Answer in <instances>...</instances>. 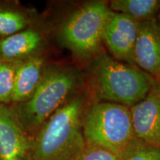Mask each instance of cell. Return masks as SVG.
I'll return each instance as SVG.
<instances>
[{"instance_id": "4", "label": "cell", "mask_w": 160, "mask_h": 160, "mask_svg": "<svg viewBox=\"0 0 160 160\" xmlns=\"http://www.w3.org/2000/svg\"><path fill=\"white\" fill-rule=\"evenodd\" d=\"M94 82L100 97L129 108L142 101L154 85L142 70L105 54L96 63Z\"/></svg>"}, {"instance_id": "3", "label": "cell", "mask_w": 160, "mask_h": 160, "mask_svg": "<svg viewBox=\"0 0 160 160\" xmlns=\"http://www.w3.org/2000/svg\"><path fill=\"white\" fill-rule=\"evenodd\" d=\"M86 145L111 152L121 160L139 141L133 129L131 108L113 102L93 105L82 123Z\"/></svg>"}, {"instance_id": "17", "label": "cell", "mask_w": 160, "mask_h": 160, "mask_svg": "<svg viewBox=\"0 0 160 160\" xmlns=\"http://www.w3.org/2000/svg\"><path fill=\"white\" fill-rule=\"evenodd\" d=\"M158 24H159V26L160 28V13H159V22H158Z\"/></svg>"}, {"instance_id": "6", "label": "cell", "mask_w": 160, "mask_h": 160, "mask_svg": "<svg viewBox=\"0 0 160 160\" xmlns=\"http://www.w3.org/2000/svg\"><path fill=\"white\" fill-rule=\"evenodd\" d=\"M33 140L11 108L0 105V160H32Z\"/></svg>"}, {"instance_id": "8", "label": "cell", "mask_w": 160, "mask_h": 160, "mask_svg": "<svg viewBox=\"0 0 160 160\" xmlns=\"http://www.w3.org/2000/svg\"><path fill=\"white\" fill-rule=\"evenodd\" d=\"M139 25V22L128 16L113 12L106 27L103 42L117 60L134 62V48Z\"/></svg>"}, {"instance_id": "7", "label": "cell", "mask_w": 160, "mask_h": 160, "mask_svg": "<svg viewBox=\"0 0 160 160\" xmlns=\"http://www.w3.org/2000/svg\"><path fill=\"white\" fill-rule=\"evenodd\" d=\"M131 112L137 139L160 147V83L152 86L147 96L132 106Z\"/></svg>"}, {"instance_id": "12", "label": "cell", "mask_w": 160, "mask_h": 160, "mask_svg": "<svg viewBox=\"0 0 160 160\" xmlns=\"http://www.w3.org/2000/svg\"><path fill=\"white\" fill-rule=\"evenodd\" d=\"M108 5L114 13L127 15L139 22L151 20L160 10L159 0H113Z\"/></svg>"}, {"instance_id": "11", "label": "cell", "mask_w": 160, "mask_h": 160, "mask_svg": "<svg viewBox=\"0 0 160 160\" xmlns=\"http://www.w3.org/2000/svg\"><path fill=\"white\" fill-rule=\"evenodd\" d=\"M45 69L44 58L35 56L20 62L16 73L11 102L19 104L28 100L41 82Z\"/></svg>"}, {"instance_id": "15", "label": "cell", "mask_w": 160, "mask_h": 160, "mask_svg": "<svg viewBox=\"0 0 160 160\" xmlns=\"http://www.w3.org/2000/svg\"><path fill=\"white\" fill-rule=\"evenodd\" d=\"M121 160H160V147L139 140Z\"/></svg>"}, {"instance_id": "5", "label": "cell", "mask_w": 160, "mask_h": 160, "mask_svg": "<svg viewBox=\"0 0 160 160\" xmlns=\"http://www.w3.org/2000/svg\"><path fill=\"white\" fill-rule=\"evenodd\" d=\"M113 14L109 5L103 2L86 4L72 13L62 24L59 31L60 42L83 59L96 55Z\"/></svg>"}, {"instance_id": "13", "label": "cell", "mask_w": 160, "mask_h": 160, "mask_svg": "<svg viewBox=\"0 0 160 160\" xmlns=\"http://www.w3.org/2000/svg\"><path fill=\"white\" fill-rule=\"evenodd\" d=\"M20 62L0 59V105L11 102L16 73Z\"/></svg>"}, {"instance_id": "2", "label": "cell", "mask_w": 160, "mask_h": 160, "mask_svg": "<svg viewBox=\"0 0 160 160\" xmlns=\"http://www.w3.org/2000/svg\"><path fill=\"white\" fill-rule=\"evenodd\" d=\"M81 83V75L76 69L54 65L45 68L33 96L26 102L16 104L11 110L28 133H37L47 120L71 99Z\"/></svg>"}, {"instance_id": "18", "label": "cell", "mask_w": 160, "mask_h": 160, "mask_svg": "<svg viewBox=\"0 0 160 160\" xmlns=\"http://www.w3.org/2000/svg\"><path fill=\"white\" fill-rule=\"evenodd\" d=\"M0 59H1V58H0Z\"/></svg>"}, {"instance_id": "14", "label": "cell", "mask_w": 160, "mask_h": 160, "mask_svg": "<svg viewBox=\"0 0 160 160\" xmlns=\"http://www.w3.org/2000/svg\"><path fill=\"white\" fill-rule=\"evenodd\" d=\"M28 21L23 13L17 10L0 8V37H8L25 30Z\"/></svg>"}, {"instance_id": "1", "label": "cell", "mask_w": 160, "mask_h": 160, "mask_svg": "<svg viewBox=\"0 0 160 160\" xmlns=\"http://www.w3.org/2000/svg\"><path fill=\"white\" fill-rule=\"evenodd\" d=\"M85 102L79 95L55 112L38 131L32 160H76L84 151Z\"/></svg>"}, {"instance_id": "10", "label": "cell", "mask_w": 160, "mask_h": 160, "mask_svg": "<svg viewBox=\"0 0 160 160\" xmlns=\"http://www.w3.org/2000/svg\"><path fill=\"white\" fill-rule=\"evenodd\" d=\"M43 45L39 31L27 29L0 39V58L8 62H22L35 57Z\"/></svg>"}, {"instance_id": "16", "label": "cell", "mask_w": 160, "mask_h": 160, "mask_svg": "<svg viewBox=\"0 0 160 160\" xmlns=\"http://www.w3.org/2000/svg\"><path fill=\"white\" fill-rule=\"evenodd\" d=\"M76 160H119L111 152L97 146L86 145Z\"/></svg>"}, {"instance_id": "9", "label": "cell", "mask_w": 160, "mask_h": 160, "mask_svg": "<svg viewBox=\"0 0 160 160\" xmlns=\"http://www.w3.org/2000/svg\"><path fill=\"white\" fill-rule=\"evenodd\" d=\"M134 62L144 71L160 78V28L154 20L140 22Z\"/></svg>"}]
</instances>
